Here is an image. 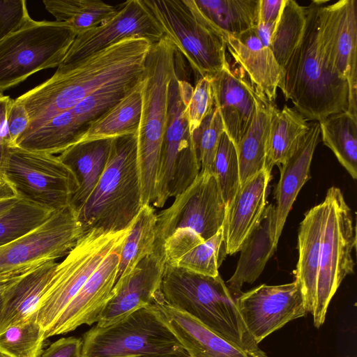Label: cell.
Segmentation results:
<instances>
[{"label": "cell", "instance_id": "obj_1", "mask_svg": "<svg viewBox=\"0 0 357 357\" xmlns=\"http://www.w3.org/2000/svg\"><path fill=\"white\" fill-rule=\"evenodd\" d=\"M151 45L145 38H127L76 63L59 65L50 78L15 99L29 116L24 132L73 108L107 84L142 77Z\"/></svg>", "mask_w": 357, "mask_h": 357}, {"label": "cell", "instance_id": "obj_2", "mask_svg": "<svg viewBox=\"0 0 357 357\" xmlns=\"http://www.w3.org/2000/svg\"><path fill=\"white\" fill-rule=\"evenodd\" d=\"M326 2L313 1L305 7L303 36L282 68L278 84L285 100H290L296 111L307 120L318 122L349 107L348 82L329 70L319 48V10Z\"/></svg>", "mask_w": 357, "mask_h": 357}, {"label": "cell", "instance_id": "obj_3", "mask_svg": "<svg viewBox=\"0 0 357 357\" xmlns=\"http://www.w3.org/2000/svg\"><path fill=\"white\" fill-rule=\"evenodd\" d=\"M162 300L183 311L250 357H268L248 332L235 298L220 275H204L165 264Z\"/></svg>", "mask_w": 357, "mask_h": 357}, {"label": "cell", "instance_id": "obj_4", "mask_svg": "<svg viewBox=\"0 0 357 357\" xmlns=\"http://www.w3.org/2000/svg\"><path fill=\"white\" fill-rule=\"evenodd\" d=\"M142 206L137 133L113 138L106 167L78 220L84 231H119L130 226Z\"/></svg>", "mask_w": 357, "mask_h": 357}, {"label": "cell", "instance_id": "obj_5", "mask_svg": "<svg viewBox=\"0 0 357 357\" xmlns=\"http://www.w3.org/2000/svg\"><path fill=\"white\" fill-rule=\"evenodd\" d=\"M178 52L165 36L151 44L141 80L142 111L137 132L142 204H153L167 119L170 82Z\"/></svg>", "mask_w": 357, "mask_h": 357}, {"label": "cell", "instance_id": "obj_6", "mask_svg": "<svg viewBox=\"0 0 357 357\" xmlns=\"http://www.w3.org/2000/svg\"><path fill=\"white\" fill-rule=\"evenodd\" d=\"M164 36L187 60L197 81L211 78L228 63L220 32L202 15L195 0H143Z\"/></svg>", "mask_w": 357, "mask_h": 357}, {"label": "cell", "instance_id": "obj_7", "mask_svg": "<svg viewBox=\"0 0 357 357\" xmlns=\"http://www.w3.org/2000/svg\"><path fill=\"white\" fill-rule=\"evenodd\" d=\"M82 341V357H144L185 351L153 303L109 325L96 324Z\"/></svg>", "mask_w": 357, "mask_h": 357}, {"label": "cell", "instance_id": "obj_8", "mask_svg": "<svg viewBox=\"0 0 357 357\" xmlns=\"http://www.w3.org/2000/svg\"><path fill=\"white\" fill-rule=\"evenodd\" d=\"M76 36L63 22L31 17L0 41V93L38 71L58 67Z\"/></svg>", "mask_w": 357, "mask_h": 357}, {"label": "cell", "instance_id": "obj_9", "mask_svg": "<svg viewBox=\"0 0 357 357\" xmlns=\"http://www.w3.org/2000/svg\"><path fill=\"white\" fill-rule=\"evenodd\" d=\"M0 175L20 199L52 212L70 206L78 189L73 173L58 156L17 146L3 152Z\"/></svg>", "mask_w": 357, "mask_h": 357}, {"label": "cell", "instance_id": "obj_10", "mask_svg": "<svg viewBox=\"0 0 357 357\" xmlns=\"http://www.w3.org/2000/svg\"><path fill=\"white\" fill-rule=\"evenodd\" d=\"M193 89L189 82L179 79L177 70L169 89L167 119L153 203L157 208L183 192L200 172L185 113Z\"/></svg>", "mask_w": 357, "mask_h": 357}, {"label": "cell", "instance_id": "obj_11", "mask_svg": "<svg viewBox=\"0 0 357 357\" xmlns=\"http://www.w3.org/2000/svg\"><path fill=\"white\" fill-rule=\"evenodd\" d=\"M325 221L322 232L314 325L325 321L329 303L342 280L354 273L352 252L356 245V227L350 207L341 190L330 188L324 200Z\"/></svg>", "mask_w": 357, "mask_h": 357}, {"label": "cell", "instance_id": "obj_12", "mask_svg": "<svg viewBox=\"0 0 357 357\" xmlns=\"http://www.w3.org/2000/svg\"><path fill=\"white\" fill-rule=\"evenodd\" d=\"M130 227L119 231L92 229L84 231L57 266L36 311L45 333L78 293L105 257L123 242Z\"/></svg>", "mask_w": 357, "mask_h": 357}, {"label": "cell", "instance_id": "obj_13", "mask_svg": "<svg viewBox=\"0 0 357 357\" xmlns=\"http://www.w3.org/2000/svg\"><path fill=\"white\" fill-rule=\"evenodd\" d=\"M226 208L215 175L200 171L172 204L157 214L153 252L164 257V241L177 229H188L204 241L209 239L222 227Z\"/></svg>", "mask_w": 357, "mask_h": 357}, {"label": "cell", "instance_id": "obj_14", "mask_svg": "<svg viewBox=\"0 0 357 357\" xmlns=\"http://www.w3.org/2000/svg\"><path fill=\"white\" fill-rule=\"evenodd\" d=\"M84 232L73 207L54 212L35 229L0 246V275H20L56 261L69 252Z\"/></svg>", "mask_w": 357, "mask_h": 357}, {"label": "cell", "instance_id": "obj_15", "mask_svg": "<svg viewBox=\"0 0 357 357\" xmlns=\"http://www.w3.org/2000/svg\"><path fill=\"white\" fill-rule=\"evenodd\" d=\"M318 36L326 66L348 82L347 112L357 119V1L322 4L319 10Z\"/></svg>", "mask_w": 357, "mask_h": 357}, {"label": "cell", "instance_id": "obj_16", "mask_svg": "<svg viewBox=\"0 0 357 357\" xmlns=\"http://www.w3.org/2000/svg\"><path fill=\"white\" fill-rule=\"evenodd\" d=\"M235 301L248 332L257 344L288 322L307 313L296 280L280 285L261 284L241 293Z\"/></svg>", "mask_w": 357, "mask_h": 357}, {"label": "cell", "instance_id": "obj_17", "mask_svg": "<svg viewBox=\"0 0 357 357\" xmlns=\"http://www.w3.org/2000/svg\"><path fill=\"white\" fill-rule=\"evenodd\" d=\"M163 37L143 0L127 1L107 22L77 35L60 65L76 63L127 38H145L153 44Z\"/></svg>", "mask_w": 357, "mask_h": 357}, {"label": "cell", "instance_id": "obj_18", "mask_svg": "<svg viewBox=\"0 0 357 357\" xmlns=\"http://www.w3.org/2000/svg\"><path fill=\"white\" fill-rule=\"evenodd\" d=\"M124 241L105 257L54 324L45 333L46 339L98 321L116 282L120 252Z\"/></svg>", "mask_w": 357, "mask_h": 357}, {"label": "cell", "instance_id": "obj_19", "mask_svg": "<svg viewBox=\"0 0 357 357\" xmlns=\"http://www.w3.org/2000/svg\"><path fill=\"white\" fill-rule=\"evenodd\" d=\"M165 266L164 257L153 252L119 279L96 324L109 325L138 308L152 304L160 290Z\"/></svg>", "mask_w": 357, "mask_h": 357}, {"label": "cell", "instance_id": "obj_20", "mask_svg": "<svg viewBox=\"0 0 357 357\" xmlns=\"http://www.w3.org/2000/svg\"><path fill=\"white\" fill-rule=\"evenodd\" d=\"M214 105L220 112L225 132L236 145L239 143L254 117L259 93L240 68L229 62L211 78Z\"/></svg>", "mask_w": 357, "mask_h": 357}, {"label": "cell", "instance_id": "obj_21", "mask_svg": "<svg viewBox=\"0 0 357 357\" xmlns=\"http://www.w3.org/2000/svg\"><path fill=\"white\" fill-rule=\"evenodd\" d=\"M271 171L262 170L242 183L226 208L222 225L227 255L238 252L267 205Z\"/></svg>", "mask_w": 357, "mask_h": 357}, {"label": "cell", "instance_id": "obj_22", "mask_svg": "<svg viewBox=\"0 0 357 357\" xmlns=\"http://www.w3.org/2000/svg\"><path fill=\"white\" fill-rule=\"evenodd\" d=\"M220 33L237 67L245 73L256 91L275 102L282 69L271 48L261 43L256 26L238 36Z\"/></svg>", "mask_w": 357, "mask_h": 357}, {"label": "cell", "instance_id": "obj_23", "mask_svg": "<svg viewBox=\"0 0 357 357\" xmlns=\"http://www.w3.org/2000/svg\"><path fill=\"white\" fill-rule=\"evenodd\" d=\"M319 136V123H310L294 153L278 166L280 175L274 192L276 201L274 239L277 245L293 204L310 178L311 162Z\"/></svg>", "mask_w": 357, "mask_h": 357}, {"label": "cell", "instance_id": "obj_24", "mask_svg": "<svg viewBox=\"0 0 357 357\" xmlns=\"http://www.w3.org/2000/svg\"><path fill=\"white\" fill-rule=\"evenodd\" d=\"M153 303L190 357H250L192 317L165 303L160 291Z\"/></svg>", "mask_w": 357, "mask_h": 357}, {"label": "cell", "instance_id": "obj_25", "mask_svg": "<svg viewBox=\"0 0 357 357\" xmlns=\"http://www.w3.org/2000/svg\"><path fill=\"white\" fill-rule=\"evenodd\" d=\"M57 264L54 260L46 261L17 276L5 287L2 291L3 306L0 316V331L36 318L37 309Z\"/></svg>", "mask_w": 357, "mask_h": 357}, {"label": "cell", "instance_id": "obj_26", "mask_svg": "<svg viewBox=\"0 0 357 357\" xmlns=\"http://www.w3.org/2000/svg\"><path fill=\"white\" fill-rule=\"evenodd\" d=\"M326 204L311 208L304 215L298 234V260L295 280L304 299L307 313L314 312L320 248L325 221Z\"/></svg>", "mask_w": 357, "mask_h": 357}, {"label": "cell", "instance_id": "obj_27", "mask_svg": "<svg viewBox=\"0 0 357 357\" xmlns=\"http://www.w3.org/2000/svg\"><path fill=\"white\" fill-rule=\"evenodd\" d=\"M275 206L266 205L261 218L243 243L234 273L226 284L236 298L245 283H253L273 255L277 244L274 239Z\"/></svg>", "mask_w": 357, "mask_h": 357}, {"label": "cell", "instance_id": "obj_28", "mask_svg": "<svg viewBox=\"0 0 357 357\" xmlns=\"http://www.w3.org/2000/svg\"><path fill=\"white\" fill-rule=\"evenodd\" d=\"M112 139L80 142L58 155L73 173L78 184L70 204L77 213L86 202L103 173Z\"/></svg>", "mask_w": 357, "mask_h": 357}, {"label": "cell", "instance_id": "obj_29", "mask_svg": "<svg viewBox=\"0 0 357 357\" xmlns=\"http://www.w3.org/2000/svg\"><path fill=\"white\" fill-rule=\"evenodd\" d=\"M275 102L259 94L252 123L236 146L241 185L265 168L266 143Z\"/></svg>", "mask_w": 357, "mask_h": 357}, {"label": "cell", "instance_id": "obj_30", "mask_svg": "<svg viewBox=\"0 0 357 357\" xmlns=\"http://www.w3.org/2000/svg\"><path fill=\"white\" fill-rule=\"evenodd\" d=\"M307 119L294 108L273 109L266 143L265 168L272 170L295 151L309 129Z\"/></svg>", "mask_w": 357, "mask_h": 357}, {"label": "cell", "instance_id": "obj_31", "mask_svg": "<svg viewBox=\"0 0 357 357\" xmlns=\"http://www.w3.org/2000/svg\"><path fill=\"white\" fill-rule=\"evenodd\" d=\"M141 111L140 81L119 101L92 123L78 142L112 139L137 133Z\"/></svg>", "mask_w": 357, "mask_h": 357}, {"label": "cell", "instance_id": "obj_32", "mask_svg": "<svg viewBox=\"0 0 357 357\" xmlns=\"http://www.w3.org/2000/svg\"><path fill=\"white\" fill-rule=\"evenodd\" d=\"M82 137L69 110L61 112L36 129L24 132L16 146L31 151L54 155L77 144Z\"/></svg>", "mask_w": 357, "mask_h": 357}, {"label": "cell", "instance_id": "obj_33", "mask_svg": "<svg viewBox=\"0 0 357 357\" xmlns=\"http://www.w3.org/2000/svg\"><path fill=\"white\" fill-rule=\"evenodd\" d=\"M220 32L238 36L257 26L260 0H195Z\"/></svg>", "mask_w": 357, "mask_h": 357}, {"label": "cell", "instance_id": "obj_34", "mask_svg": "<svg viewBox=\"0 0 357 357\" xmlns=\"http://www.w3.org/2000/svg\"><path fill=\"white\" fill-rule=\"evenodd\" d=\"M43 3L56 21L66 24L77 36L107 22L123 5L100 0H43Z\"/></svg>", "mask_w": 357, "mask_h": 357}, {"label": "cell", "instance_id": "obj_35", "mask_svg": "<svg viewBox=\"0 0 357 357\" xmlns=\"http://www.w3.org/2000/svg\"><path fill=\"white\" fill-rule=\"evenodd\" d=\"M322 141L354 178H357V119L347 112L320 121Z\"/></svg>", "mask_w": 357, "mask_h": 357}, {"label": "cell", "instance_id": "obj_36", "mask_svg": "<svg viewBox=\"0 0 357 357\" xmlns=\"http://www.w3.org/2000/svg\"><path fill=\"white\" fill-rule=\"evenodd\" d=\"M156 222L157 214L154 208L151 204L143 205L130 225L121 247L116 282L153 252Z\"/></svg>", "mask_w": 357, "mask_h": 357}, {"label": "cell", "instance_id": "obj_37", "mask_svg": "<svg viewBox=\"0 0 357 357\" xmlns=\"http://www.w3.org/2000/svg\"><path fill=\"white\" fill-rule=\"evenodd\" d=\"M305 23V7L294 0H285L270 41L271 50L282 68L298 45Z\"/></svg>", "mask_w": 357, "mask_h": 357}, {"label": "cell", "instance_id": "obj_38", "mask_svg": "<svg viewBox=\"0 0 357 357\" xmlns=\"http://www.w3.org/2000/svg\"><path fill=\"white\" fill-rule=\"evenodd\" d=\"M46 340L45 331L32 317L0 331V353L8 357H39Z\"/></svg>", "mask_w": 357, "mask_h": 357}, {"label": "cell", "instance_id": "obj_39", "mask_svg": "<svg viewBox=\"0 0 357 357\" xmlns=\"http://www.w3.org/2000/svg\"><path fill=\"white\" fill-rule=\"evenodd\" d=\"M54 212L20 199L0 216V246L35 229Z\"/></svg>", "mask_w": 357, "mask_h": 357}, {"label": "cell", "instance_id": "obj_40", "mask_svg": "<svg viewBox=\"0 0 357 357\" xmlns=\"http://www.w3.org/2000/svg\"><path fill=\"white\" fill-rule=\"evenodd\" d=\"M227 255L223 228L181 257L174 266L204 275L215 277Z\"/></svg>", "mask_w": 357, "mask_h": 357}, {"label": "cell", "instance_id": "obj_41", "mask_svg": "<svg viewBox=\"0 0 357 357\" xmlns=\"http://www.w3.org/2000/svg\"><path fill=\"white\" fill-rule=\"evenodd\" d=\"M213 174L217 178L227 207L237 192L241 181L236 147L225 131L220 137L213 162Z\"/></svg>", "mask_w": 357, "mask_h": 357}, {"label": "cell", "instance_id": "obj_42", "mask_svg": "<svg viewBox=\"0 0 357 357\" xmlns=\"http://www.w3.org/2000/svg\"><path fill=\"white\" fill-rule=\"evenodd\" d=\"M224 125L218 109L215 107L192 133L193 145L200 165V171L212 173L214 158Z\"/></svg>", "mask_w": 357, "mask_h": 357}, {"label": "cell", "instance_id": "obj_43", "mask_svg": "<svg viewBox=\"0 0 357 357\" xmlns=\"http://www.w3.org/2000/svg\"><path fill=\"white\" fill-rule=\"evenodd\" d=\"M213 107L214 100L211 78H200L196 82L191 97L185 107L191 135Z\"/></svg>", "mask_w": 357, "mask_h": 357}, {"label": "cell", "instance_id": "obj_44", "mask_svg": "<svg viewBox=\"0 0 357 357\" xmlns=\"http://www.w3.org/2000/svg\"><path fill=\"white\" fill-rule=\"evenodd\" d=\"M31 18L25 0H0V41Z\"/></svg>", "mask_w": 357, "mask_h": 357}, {"label": "cell", "instance_id": "obj_45", "mask_svg": "<svg viewBox=\"0 0 357 357\" xmlns=\"http://www.w3.org/2000/svg\"><path fill=\"white\" fill-rule=\"evenodd\" d=\"M82 346L81 338L61 337L51 343L39 357H82Z\"/></svg>", "mask_w": 357, "mask_h": 357}, {"label": "cell", "instance_id": "obj_46", "mask_svg": "<svg viewBox=\"0 0 357 357\" xmlns=\"http://www.w3.org/2000/svg\"><path fill=\"white\" fill-rule=\"evenodd\" d=\"M30 121L24 105L13 100L8 112V130L12 145L16 146V141L29 127Z\"/></svg>", "mask_w": 357, "mask_h": 357}, {"label": "cell", "instance_id": "obj_47", "mask_svg": "<svg viewBox=\"0 0 357 357\" xmlns=\"http://www.w3.org/2000/svg\"><path fill=\"white\" fill-rule=\"evenodd\" d=\"M8 96L0 93V158L5 150L12 145L8 130V112L13 102Z\"/></svg>", "mask_w": 357, "mask_h": 357}, {"label": "cell", "instance_id": "obj_48", "mask_svg": "<svg viewBox=\"0 0 357 357\" xmlns=\"http://www.w3.org/2000/svg\"><path fill=\"white\" fill-rule=\"evenodd\" d=\"M284 1L285 0H260L258 23L264 25L275 24Z\"/></svg>", "mask_w": 357, "mask_h": 357}, {"label": "cell", "instance_id": "obj_49", "mask_svg": "<svg viewBox=\"0 0 357 357\" xmlns=\"http://www.w3.org/2000/svg\"><path fill=\"white\" fill-rule=\"evenodd\" d=\"M19 199L12 186L3 179L0 182V216Z\"/></svg>", "mask_w": 357, "mask_h": 357}, {"label": "cell", "instance_id": "obj_50", "mask_svg": "<svg viewBox=\"0 0 357 357\" xmlns=\"http://www.w3.org/2000/svg\"><path fill=\"white\" fill-rule=\"evenodd\" d=\"M144 357H190L186 351H181L167 355L162 356H144Z\"/></svg>", "mask_w": 357, "mask_h": 357}, {"label": "cell", "instance_id": "obj_51", "mask_svg": "<svg viewBox=\"0 0 357 357\" xmlns=\"http://www.w3.org/2000/svg\"><path fill=\"white\" fill-rule=\"evenodd\" d=\"M17 276H18V275H17ZM17 276H15V275H0V282L10 280H11V279H13V278H15Z\"/></svg>", "mask_w": 357, "mask_h": 357}, {"label": "cell", "instance_id": "obj_52", "mask_svg": "<svg viewBox=\"0 0 357 357\" xmlns=\"http://www.w3.org/2000/svg\"><path fill=\"white\" fill-rule=\"evenodd\" d=\"M19 276V275H18ZM16 278V277H15ZM11 279L8 281L0 282V293L3 291V290L5 289V287L14 279Z\"/></svg>", "mask_w": 357, "mask_h": 357}, {"label": "cell", "instance_id": "obj_53", "mask_svg": "<svg viewBox=\"0 0 357 357\" xmlns=\"http://www.w3.org/2000/svg\"><path fill=\"white\" fill-rule=\"evenodd\" d=\"M3 306V297L2 295V292H1L0 293V316H1V314L2 312Z\"/></svg>", "mask_w": 357, "mask_h": 357}, {"label": "cell", "instance_id": "obj_54", "mask_svg": "<svg viewBox=\"0 0 357 357\" xmlns=\"http://www.w3.org/2000/svg\"><path fill=\"white\" fill-rule=\"evenodd\" d=\"M0 357H8V356H5L4 354H3L0 353Z\"/></svg>", "mask_w": 357, "mask_h": 357}, {"label": "cell", "instance_id": "obj_55", "mask_svg": "<svg viewBox=\"0 0 357 357\" xmlns=\"http://www.w3.org/2000/svg\"><path fill=\"white\" fill-rule=\"evenodd\" d=\"M3 181V178H1V175H0V182H1Z\"/></svg>", "mask_w": 357, "mask_h": 357}]
</instances>
